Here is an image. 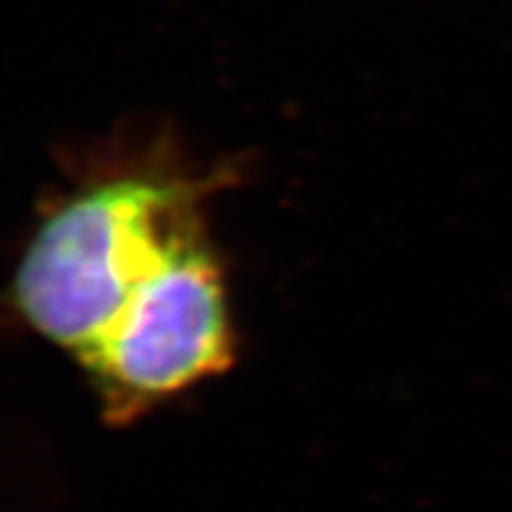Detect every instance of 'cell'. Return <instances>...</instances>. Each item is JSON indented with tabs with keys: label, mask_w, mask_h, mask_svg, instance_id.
<instances>
[{
	"label": "cell",
	"mask_w": 512,
	"mask_h": 512,
	"mask_svg": "<svg viewBox=\"0 0 512 512\" xmlns=\"http://www.w3.org/2000/svg\"><path fill=\"white\" fill-rule=\"evenodd\" d=\"M227 182L149 146L86 182L37 229L13 302L128 424L234 364L227 281L208 201Z\"/></svg>",
	"instance_id": "obj_1"
}]
</instances>
